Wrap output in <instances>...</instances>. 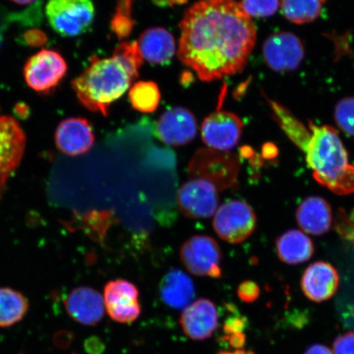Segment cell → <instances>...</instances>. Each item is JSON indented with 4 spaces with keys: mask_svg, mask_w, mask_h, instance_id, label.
<instances>
[{
    "mask_svg": "<svg viewBox=\"0 0 354 354\" xmlns=\"http://www.w3.org/2000/svg\"><path fill=\"white\" fill-rule=\"evenodd\" d=\"M177 203L180 212L189 218H211L218 205V189L205 180H189L180 188Z\"/></svg>",
    "mask_w": 354,
    "mask_h": 354,
    "instance_id": "obj_11",
    "label": "cell"
},
{
    "mask_svg": "<svg viewBox=\"0 0 354 354\" xmlns=\"http://www.w3.org/2000/svg\"><path fill=\"white\" fill-rule=\"evenodd\" d=\"M296 219L304 232L322 236L330 229L333 214L326 199L311 196L300 203L296 212Z\"/></svg>",
    "mask_w": 354,
    "mask_h": 354,
    "instance_id": "obj_19",
    "label": "cell"
},
{
    "mask_svg": "<svg viewBox=\"0 0 354 354\" xmlns=\"http://www.w3.org/2000/svg\"><path fill=\"white\" fill-rule=\"evenodd\" d=\"M26 141L25 133L15 118L0 116V201L8 180L20 165Z\"/></svg>",
    "mask_w": 354,
    "mask_h": 354,
    "instance_id": "obj_9",
    "label": "cell"
},
{
    "mask_svg": "<svg viewBox=\"0 0 354 354\" xmlns=\"http://www.w3.org/2000/svg\"><path fill=\"white\" fill-rule=\"evenodd\" d=\"M326 0H281L283 15L295 24H306L318 19Z\"/></svg>",
    "mask_w": 354,
    "mask_h": 354,
    "instance_id": "obj_24",
    "label": "cell"
},
{
    "mask_svg": "<svg viewBox=\"0 0 354 354\" xmlns=\"http://www.w3.org/2000/svg\"><path fill=\"white\" fill-rule=\"evenodd\" d=\"M19 354H24V353L21 352Z\"/></svg>",
    "mask_w": 354,
    "mask_h": 354,
    "instance_id": "obj_45",
    "label": "cell"
},
{
    "mask_svg": "<svg viewBox=\"0 0 354 354\" xmlns=\"http://www.w3.org/2000/svg\"><path fill=\"white\" fill-rule=\"evenodd\" d=\"M68 68L64 57L59 52L44 48L26 61L24 76L32 91L48 94L59 86L68 73Z\"/></svg>",
    "mask_w": 354,
    "mask_h": 354,
    "instance_id": "obj_6",
    "label": "cell"
},
{
    "mask_svg": "<svg viewBox=\"0 0 354 354\" xmlns=\"http://www.w3.org/2000/svg\"><path fill=\"white\" fill-rule=\"evenodd\" d=\"M304 354H334L329 348L322 344H313L310 346Z\"/></svg>",
    "mask_w": 354,
    "mask_h": 354,
    "instance_id": "obj_37",
    "label": "cell"
},
{
    "mask_svg": "<svg viewBox=\"0 0 354 354\" xmlns=\"http://www.w3.org/2000/svg\"><path fill=\"white\" fill-rule=\"evenodd\" d=\"M335 354H354V332L339 336L334 343Z\"/></svg>",
    "mask_w": 354,
    "mask_h": 354,
    "instance_id": "obj_31",
    "label": "cell"
},
{
    "mask_svg": "<svg viewBox=\"0 0 354 354\" xmlns=\"http://www.w3.org/2000/svg\"><path fill=\"white\" fill-rule=\"evenodd\" d=\"M335 228L343 240L352 243L354 234V225L349 216L346 214V212L343 209H340L338 212L337 218H336L335 221Z\"/></svg>",
    "mask_w": 354,
    "mask_h": 354,
    "instance_id": "obj_29",
    "label": "cell"
},
{
    "mask_svg": "<svg viewBox=\"0 0 354 354\" xmlns=\"http://www.w3.org/2000/svg\"><path fill=\"white\" fill-rule=\"evenodd\" d=\"M26 21V13L25 11L24 12L20 13H8V15H4L0 10V48H1L2 44L4 41V34H6L7 30V26L8 22L10 21H20L25 22Z\"/></svg>",
    "mask_w": 354,
    "mask_h": 354,
    "instance_id": "obj_34",
    "label": "cell"
},
{
    "mask_svg": "<svg viewBox=\"0 0 354 354\" xmlns=\"http://www.w3.org/2000/svg\"><path fill=\"white\" fill-rule=\"evenodd\" d=\"M277 251L283 263L295 265L307 262L314 254L311 239L298 230H290L277 241Z\"/></svg>",
    "mask_w": 354,
    "mask_h": 354,
    "instance_id": "obj_22",
    "label": "cell"
},
{
    "mask_svg": "<svg viewBox=\"0 0 354 354\" xmlns=\"http://www.w3.org/2000/svg\"><path fill=\"white\" fill-rule=\"evenodd\" d=\"M308 134L299 146L306 155L313 176L322 187L345 196L354 193V166L337 130L310 122Z\"/></svg>",
    "mask_w": 354,
    "mask_h": 354,
    "instance_id": "obj_2",
    "label": "cell"
},
{
    "mask_svg": "<svg viewBox=\"0 0 354 354\" xmlns=\"http://www.w3.org/2000/svg\"><path fill=\"white\" fill-rule=\"evenodd\" d=\"M241 6L250 17H268L277 12L280 0H242Z\"/></svg>",
    "mask_w": 354,
    "mask_h": 354,
    "instance_id": "obj_28",
    "label": "cell"
},
{
    "mask_svg": "<svg viewBox=\"0 0 354 354\" xmlns=\"http://www.w3.org/2000/svg\"><path fill=\"white\" fill-rule=\"evenodd\" d=\"M352 243H353V245H354V234H353Z\"/></svg>",
    "mask_w": 354,
    "mask_h": 354,
    "instance_id": "obj_44",
    "label": "cell"
},
{
    "mask_svg": "<svg viewBox=\"0 0 354 354\" xmlns=\"http://www.w3.org/2000/svg\"><path fill=\"white\" fill-rule=\"evenodd\" d=\"M28 299L11 288H0V327L6 328L17 324L28 313Z\"/></svg>",
    "mask_w": 354,
    "mask_h": 354,
    "instance_id": "obj_23",
    "label": "cell"
},
{
    "mask_svg": "<svg viewBox=\"0 0 354 354\" xmlns=\"http://www.w3.org/2000/svg\"><path fill=\"white\" fill-rule=\"evenodd\" d=\"M237 294L239 297H240L243 302L252 303L259 298L260 288L258 284L254 281H243L239 286Z\"/></svg>",
    "mask_w": 354,
    "mask_h": 354,
    "instance_id": "obj_30",
    "label": "cell"
},
{
    "mask_svg": "<svg viewBox=\"0 0 354 354\" xmlns=\"http://www.w3.org/2000/svg\"><path fill=\"white\" fill-rule=\"evenodd\" d=\"M335 120L344 134L354 136V96L338 102L335 108Z\"/></svg>",
    "mask_w": 354,
    "mask_h": 354,
    "instance_id": "obj_27",
    "label": "cell"
},
{
    "mask_svg": "<svg viewBox=\"0 0 354 354\" xmlns=\"http://www.w3.org/2000/svg\"><path fill=\"white\" fill-rule=\"evenodd\" d=\"M240 159L234 153L214 149H201L189 163V174L194 178L209 181L218 190L237 184Z\"/></svg>",
    "mask_w": 354,
    "mask_h": 354,
    "instance_id": "obj_4",
    "label": "cell"
},
{
    "mask_svg": "<svg viewBox=\"0 0 354 354\" xmlns=\"http://www.w3.org/2000/svg\"><path fill=\"white\" fill-rule=\"evenodd\" d=\"M212 225L223 241L240 243L255 231L257 216L245 201H230L216 211Z\"/></svg>",
    "mask_w": 354,
    "mask_h": 354,
    "instance_id": "obj_7",
    "label": "cell"
},
{
    "mask_svg": "<svg viewBox=\"0 0 354 354\" xmlns=\"http://www.w3.org/2000/svg\"><path fill=\"white\" fill-rule=\"evenodd\" d=\"M113 56L121 62L133 82L139 77V70L144 57L137 42H122L115 48Z\"/></svg>",
    "mask_w": 354,
    "mask_h": 354,
    "instance_id": "obj_26",
    "label": "cell"
},
{
    "mask_svg": "<svg viewBox=\"0 0 354 354\" xmlns=\"http://www.w3.org/2000/svg\"><path fill=\"white\" fill-rule=\"evenodd\" d=\"M95 136L91 123L86 118H70L62 121L55 132L57 148L68 156H79L90 151Z\"/></svg>",
    "mask_w": 354,
    "mask_h": 354,
    "instance_id": "obj_15",
    "label": "cell"
},
{
    "mask_svg": "<svg viewBox=\"0 0 354 354\" xmlns=\"http://www.w3.org/2000/svg\"><path fill=\"white\" fill-rule=\"evenodd\" d=\"M159 293L167 306L175 309L187 308L196 296L194 283L187 274L171 269L162 279Z\"/></svg>",
    "mask_w": 354,
    "mask_h": 354,
    "instance_id": "obj_21",
    "label": "cell"
},
{
    "mask_svg": "<svg viewBox=\"0 0 354 354\" xmlns=\"http://www.w3.org/2000/svg\"><path fill=\"white\" fill-rule=\"evenodd\" d=\"M262 158L273 159L277 156L278 150L276 145L271 143L265 144L262 149Z\"/></svg>",
    "mask_w": 354,
    "mask_h": 354,
    "instance_id": "obj_36",
    "label": "cell"
},
{
    "mask_svg": "<svg viewBox=\"0 0 354 354\" xmlns=\"http://www.w3.org/2000/svg\"><path fill=\"white\" fill-rule=\"evenodd\" d=\"M349 218H351V221L354 225V209L351 212V216H349Z\"/></svg>",
    "mask_w": 354,
    "mask_h": 354,
    "instance_id": "obj_43",
    "label": "cell"
},
{
    "mask_svg": "<svg viewBox=\"0 0 354 354\" xmlns=\"http://www.w3.org/2000/svg\"><path fill=\"white\" fill-rule=\"evenodd\" d=\"M180 29L179 59L203 82L242 72L257 39L254 21L234 0H199Z\"/></svg>",
    "mask_w": 354,
    "mask_h": 354,
    "instance_id": "obj_1",
    "label": "cell"
},
{
    "mask_svg": "<svg viewBox=\"0 0 354 354\" xmlns=\"http://www.w3.org/2000/svg\"><path fill=\"white\" fill-rule=\"evenodd\" d=\"M230 343H231L234 347H242L243 343H245V337H243V333L231 335V338H230Z\"/></svg>",
    "mask_w": 354,
    "mask_h": 354,
    "instance_id": "obj_40",
    "label": "cell"
},
{
    "mask_svg": "<svg viewBox=\"0 0 354 354\" xmlns=\"http://www.w3.org/2000/svg\"><path fill=\"white\" fill-rule=\"evenodd\" d=\"M22 39L26 46L39 47L47 42V35L41 30L30 29L22 35Z\"/></svg>",
    "mask_w": 354,
    "mask_h": 354,
    "instance_id": "obj_33",
    "label": "cell"
},
{
    "mask_svg": "<svg viewBox=\"0 0 354 354\" xmlns=\"http://www.w3.org/2000/svg\"><path fill=\"white\" fill-rule=\"evenodd\" d=\"M152 1L159 7H174L187 3V0H152Z\"/></svg>",
    "mask_w": 354,
    "mask_h": 354,
    "instance_id": "obj_38",
    "label": "cell"
},
{
    "mask_svg": "<svg viewBox=\"0 0 354 354\" xmlns=\"http://www.w3.org/2000/svg\"><path fill=\"white\" fill-rule=\"evenodd\" d=\"M132 82L116 57L94 56L90 65L73 80L72 86L84 107L107 117L111 104L125 94Z\"/></svg>",
    "mask_w": 354,
    "mask_h": 354,
    "instance_id": "obj_3",
    "label": "cell"
},
{
    "mask_svg": "<svg viewBox=\"0 0 354 354\" xmlns=\"http://www.w3.org/2000/svg\"><path fill=\"white\" fill-rule=\"evenodd\" d=\"M339 277L330 263L317 262L305 270L301 286L305 295L314 302H323L333 296L338 289Z\"/></svg>",
    "mask_w": 354,
    "mask_h": 354,
    "instance_id": "obj_18",
    "label": "cell"
},
{
    "mask_svg": "<svg viewBox=\"0 0 354 354\" xmlns=\"http://www.w3.org/2000/svg\"><path fill=\"white\" fill-rule=\"evenodd\" d=\"M245 322L243 321V317H231L225 322V332L227 335H234L243 333V330L245 328Z\"/></svg>",
    "mask_w": 354,
    "mask_h": 354,
    "instance_id": "obj_35",
    "label": "cell"
},
{
    "mask_svg": "<svg viewBox=\"0 0 354 354\" xmlns=\"http://www.w3.org/2000/svg\"><path fill=\"white\" fill-rule=\"evenodd\" d=\"M104 301L109 315L115 322L129 323L139 317V291L126 280L109 281L104 288Z\"/></svg>",
    "mask_w": 354,
    "mask_h": 354,
    "instance_id": "obj_13",
    "label": "cell"
},
{
    "mask_svg": "<svg viewBox=\"0 0 354 354\" xmlns=\"http://www.w3.org/2000/svg\"><path fill=\"white\" fill-rule=\"evenodd\" d=\"M66 313L80 324L94 326L104 315V301L100 292L81 286L71 291L64 300Z\"/></svg>",
    "mask_w": 354,
    "mask_h": 354,
    "instance_id": "obj_16",
    "label": "cell"
},
{
    "mask_svg": "<svg viewBox=\"0 0 354 354\" xmlns=\"http://www.w3.org/2000/svg\"><path fill=\"white\" fill-rule=\"evenodd\" d=\"M141 55L153 64L170 63L176 52L174 35L162 28L146 30L137 41Z\"/></svg>",
    "mask_w": 354,
    "mask_h": 354,
    "instance_id": "obj_20",
    "label": "cell"
},
{
    "mask_svg": "<svg viewBox=\"0 0 354 354\" xmlns=\"http://www.w3.org/2000/svg\"><path fill=\"white\" fill-rule=\"evenodd\" d=\"M180 259L193 275L198 277H221V251L214 238L196 236L189 239L181 246Z\"/></svg>",
    "mask_w": 354,
    "mask_h": 354,
    "instance_id": "obj_8",
    "label": "cell"
},
{
    "mask_svg": "<svg viewBox=\"0 0 354 354\" xmlns=\"http://www.w3.org/2000/svg\"><path fill=\"white\" fill-rule=\"evenodd\" d=\"M129 100L132 107L138 112L151 113L160 104V91L153 82H139L131 88Z\"/></svg>",
    "mask_w": 354,
    "mask_h": 354,
    "instance_id": "obj_25",
    "label": "cell"
},
{
    "mask_svg": "<svg viewBox=\"0 0 354 354\" xmlns=\"http://www.w3.org/2000/svg\"><path fill=\"white\" fill-rule=\"evenodd\" d=\"M266 64L277 73L292 72L297 69L304 59V46L297 35L278 32L270 35L263 47Z\"/></svg>",
    "mask_w": 354,
    "mask_h": 354,
    "instance_id": "obj_10",
    "label": "cell"
},
{
    "mask_svg": "<svg viewBox=\"0 0 354 354\" xmlns=\"http://www.w3.org/2000/svg\"><path fill=\"white\" fill-rule=\"evenodd\" d=\"M197 131L196 117L189 110L183 107L166 111L155 126L158 138L166 145L174 146L189 143L196 138Z\"/></svg>",
    "mask_w": 354,
    "mask_h": 354,
    "instance_id": "obj_14",
    "label": "cell"
},
{
    "mask_svg": "<svg viewBox=\"0 0 354 354\" xmlns=\"http://www.w3.org/2000/svg\"><path fill=\"white\" fill-rule=\"evenodd\" d=\"M218 314L212 301L201 299L184 310L180 324L185 335L194 340L209 338L218 326Z\"/></svg>",
    "mask_w": 354,
    "mask_h": 354,
    "instance_id": "obj_17",
    "label": "cell"
},
{
    "mask_svg": "<svg viewBox=\"0 0 354 354\" xmlns=\"http://www.w3.org/2000/svg\"><path fill=\"white\" fill-rule=\"evenodd\" d=\"M15 113L20 118H26L28 117V115L30 113V110L28 107V105H26L25 104L20 103L15 106Z\"/></svg>",
    "mask_w": 354,
    "mask_h": 354,
    "instance_id": "obj_39",
    "label": "cell"
},
{
    "mask_svg": "<svg viewBox=\"0 0 354 354\" xmlns=\"http://www.w3.org/2000/svg\"><path fill=\"white\" fill-rule=\"evenodd\" d=\"M11 1L17 4H19V6H30V4L37 2L38 0H11Z\"/></svg>",
    "mask_w": 354,
    "mask_h": 354,
    "instance_id": "obj_41",
    "label": "cell"
},
{
    "mask_svg": "<svg viewBox=\"0 0 354 354\" xmlns=\"http://www.w3.org/2000/svg\"><path fill=\"white\" fill-rule=\"evenodd\" d=\"M135 0H118L116 11L112 19L125 21H136L132 17V6Z\"/></svg>",
    "mask_w": 354,
    "mask_h": 354,
    "instance_id": "obj_32",
    "label": "cell"
},
{
    "mask_svg": "<svg viewBox=\"0 0 354 354\" xmlns=\"http://www.w3.org/2000/svg\"><path fill=\"white\" fill-rule=\"evenodd\" d=\"M243 123L237 115L216 111L203 120L201 136L210 149L228 151L236 147L242 136Z\"/></svg>",
    "mask_w": 354,
    "mask_h": 354,
    "instance_id": "obj_12",
    "label": "cell"
},
{
    "mask_svg": "<svg viewBox=\"0 0 354 354\" xmlns=\"http://www.w3.org/2000/svg\"><path fill=\"white\" fill-rule=\"evenodd\" d=\"M220 354H250V353H246V352H243V351H237V352H234V353H220Z\"/></svg>",
    "mask_w": 354,
    "mask_h": 354,
    "instance_id": "obj_42",
    "label": "cell"
},
{
    "mask_svg": "<svg viewBox=\"0 0 354 354\" xmlns=\"http://www.w3.org/2000/svg\"><path fill=\"white\" fill-rule=\"evenodd\" d=\"M46 13L57 34L77 37L91 28L95 10L92 0H48Z\"/></svg>",
    "mask_w": 354,
    "mask_h": 354,
    "instance_id": "obj_5",
    "label": "cell"
}]
</instances>
